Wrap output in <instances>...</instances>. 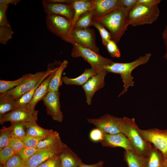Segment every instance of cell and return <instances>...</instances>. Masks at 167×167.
Segmentation results:
<instances>
[{
    "label": "cell",
    "instance_id": "obj_30",
    "mask_svg": "<svg viewBox=\"0 0 167 167\" xmlns=\"http://www.w3.org/2000/svg\"><path fill=\"white\" fill-rule=\"evenodd\" d=\"M13 137L12 126L2 127L0 130V150L8 146Z\"/></svg>",
    "mask_w": 167,
    "mask_h": 167
},
{
    "label": "cell",
    "instance_id": "obj_20",
    "mask_svg": "<svg viewBox=\"0 0 167 167\" xmlns=\"http://www.w3.org/2000/svg\"><path fill=\"white\" fill-rule=\"evenodd\" d=\"M61 167H79L83 163L67 145L59 155Z\"/></svg>",
    "mask_w": 167,
    "mask_h": 167
},
{
    "label": "cell",
    "instance_id": "obj_11",
    "mask_svg": "<svg viewBox=\"0 0 167 167\" xmlns=\"http://www.w3.org/2000/svg\"><path fill=\"white\" fill-rule=\"evenodd\" d=\"M60 95L59 91H49L42 100L47 114L51 116L54 120L58 122H61L63 120L61 109Z\"/></svg>",
    "mask_w": 167,
    "mask_h": 167
},
{
    "label": "cell",
    "instance_id": "obj_18",
    "mask_svg": "<svg viewBox=\"0 0 167 167\" xmlns=\"http://www.w3.org/2000/svg\"><path fill=\"white\" fill-rule=\"evenodd\" d=\"M54 64V63H53L49 65L46 73L34 88L20 97L15 100L17 109L26 107L30 103L37 88L46 78L57 69L58 67L52 68Z\"/></svg>",
    "mask_w": 167,
    "mask_h": 167
},
{
    "label": "cell",
    "instance_id": "obj_24",
    "mask_svg": "<svg viewBox=\"0 0 167 167\" xmlns=\"http://www.w3.org/2000/svg\"><path fill=\"white\" fill-rule=\"evenodd\" d=\"M68 62L66 60L61 62L57 70L54 72L49 84L48 91H59V88L62 84V75L66 68Z\"/></svg>",
    "mask_w": 167,
    "mask_h": 167
},
{
    "label": "cell",
    "instance_id": "obj_3",
    "mask_svg": "<svg viewBox=\"0 0 167 167\" xmlns=\"http://www.w3.org/2000/svg\"><path fill=\"white\" fill-rule=\"evenodd\" d=\"M152 54L147 53L143 56H141L135 61L128 63H119L113 62L111 64L104 67V69L108 72H111L120 75L124 83V89L118 97L123 95L127 91L130 86H133L134 82L131 75L132 70L138 66L147 63Z\"/></svg>",
    "mask_w": 167,
    "mask_h": 167
},
{
    "label": "cell",
    "instance_id": "obj_41",
    "mask_svg": "<svg viewBox=\"0 0 167 167\" xmlns=\"http://www.w3.org/2000/svg\"><path fill=\"white\" fill-rule=\"evenodd\" d=\"M39 149L36 148H24L20 150L18 153L22 158L26 161L32 156Z\"/></svg>",
    "mask_w": 167,
    "mask_h": 167
},
{
    "label": "cell",
    "instance_id": "obj_12",
    "mask_svg": "<svg viewBox=\"0 0 167 167\" xmlns=\"http://www.w3.org/2000/svg\"><path fill=\"white\" fill-rule=\"evenodd\" d=\"M38 111H32L26 107L17 109L0 117V123L6 122H20L26 124L37 119Z\"/></svg>",
    "mask_w": 167,
    "mask_h": 167
},
{
    "label": "cell",
    "instance_id": "obj_35",
    "mask_svg": "<svg viewBox=\"0 0 167 167\" xmlns=\"http://www.w3.org/2000/svg\"><path fill=\"white\" fill-rule=\"evenodd\" d=\"M16 154L9 146H7L0 150V162L4 165L11 157Z\"/></svg>",
    "mask_w": 167,
    "mask_h": 167
},
{
    "label": "cell",
    "instance_id": "obj_6",
    "mask_svg": "<svg viewBox=\"0 0 167 167\" xmlns=\"http://www.w3.org/2000/svg\"><path fill=\"white\" fill-rule=\"evenodd\" d=\"M71 52L73 58L81 57L95 69L98 72L105 69L104 67L111 64L113 62L111 59L105 58L90 49L85 48L74 43Z\"/></svg>",
    "mask_w": 167,
    "mask_h": 167
},
{
    "label": "cell",
    "instance_id": "obj_25",
    "mask_svg": "<svg viewBox=\"0 0 167 167\" xmlns=\"http://www.w3.org/2000/svg\"><path fill=\"white\" fill-rule=\"evenodd\" d=\"M60 137L59 134L54 131L46 138L40 141L36 148L38 149L63 146L65 144Z\"/></svg>",
    "mask_w": 167,
    "mask_h": 167
},
{
    "label": "cell",
    "instance_id": "obj_45",
    "mask_svg": "<svg viewBox=\"0 0 167 167\" xmlns=\"http://www.w3.org/2000/svg\"><path fill=\"white\" fill-rule=\"evenodd\" d=\"M21 1L20 0H0V5L9 6L10 4L16 5Z\"/></svg>",
    "mask_w": 167,
    "mask_h": 167
},
{
    "label": "cell",
    "instance_id": "obj_37",
    "mask_svg": "<svg viewBox=\"0 0 167 167\" xmlns=\"http://www.w3.org/2000/svg\"><path fill=\"white\" fill-rule=\"evenodd\" d=\"M47 136L35 137L26 135L22 141L24 143L25 148H36L39 142Z\"/></svg>",
    "mask_w": 167,
    "mask_h": 167
},
{
    "label": "cell",
    "instance_id": "obj_5",
    "mask_svg": "<svg viewBox=\"0 0 167 167\" xmlns=\"http://www.w3.org/2000/svg\"><path fill=\"white\" fill-rule=\"evenodd\" d=\"M158 5H137L129 13L130 25L134 27L151 24L156 21L160 15Z\"/></svg>",
    "mask_w": 167,
    "mask_h": 167
},
{
    "label": "cell",
    "instance_id": "obj_39",
    "mask_svg": "<svg viewBox=\"0 0 167 167\" xmlns=\"http://www.w3.org/2000/svg\"><path fill=\"white\" fill-rule=\"evenodd\" d=\"M16 153L25 148V145L23 141L20 139L13 137L8 145Z\"/></svg>",
    "mask_w": 167,
    "mask_h": 167
},
{
    "label": "cell",
    "instance_id": "obj_38",
    "mask_svg": "<svg viewBox=\"0 0 167 167\" xmlns=\"http://www.w3.org/2000/svg\"><path fill=\"white\" fill-rule=\"evenodd\" d=\"M117 44L114 41L111 40L108 41L105 47L111 56L119 58L121 56V52Z\"/></svg>",
    "mask_w": 167,
    "mask_h": 167
},
{
    "label": "cell",
    "instance_id": "obj_50",
    "mask_svg": "<svg viewBox=\"0 0 167 167\" xmlns=\"http://www.w3.org/2000/svg\"><path fill=\"white\" fill-rule=\"evenodd\" d=\"M164 167H167V158L164 160Z\"/></svg>",
    "mask_w": 167,
    "mask_h": 167
},
{
    "label": "cell",
    "instance_id": "obj_28",
    "mask_svg": "<svg viewBox=\"0 0 167 167\" xmlns=\"http://www.w3.org/2000/svg\"><path fill=\"white\" fill-rule=\"evenodd\" d=\"M164 161L162 153L153 145L148 157L147 167H164Z\"/></svg>",
    "mask_w": 167,
    "mask_h": 167
},
{
    "label": "cell",
    "instance_id": "obj_13",
    "mask_svg": "<svg viewBox=\"0 0 167 167\" xmlns=\"http://www.w3.org/2000/svg\"><path fill=\"white\" fill-rule=\"evenodd\" d=\"M66 145L39 149L25 162L24 167H37L47 160L61 153Z\"/></svg>",
    "mask_w": 167,
    "mask_h": 167
},
{
    "label": "cell",
    "instance_id": "obj_7",
    "mask_svg": "<svg viewBox=\"0 0 167 167\" xmlns=\"http://www.w3.org/2000/svg\"><path fill=\"white\" fill-rule=\"evenodd\" d=\"M39 71L35 74L18 86L0 95V102L15 100L34 88L47 72Z\"/></svg>",
    "mask_w": 167,
    "mask_h": 167
},
{
    "label": "cell",
    "instance_id": "obj_2",
    "mask_svg": "<svg viewBox=\"0 0 167 167\" xmlns=\"http://www.w3.org/2000/svg\"><path fill=\"white\" fill-rule=\"evenodd\" d=\"M139 129L134 118H122L120 128L121 133L128 138L136 153L148 157L153 145L143 137Z\"/></svg>",
    "mask_w": 167,
    "mask_h": 167
},
{
    "label": "cell",
    "instance_id": "obj_42",
    "mask_svg": "<svg viewBox=\"0 0 167 167\" xmlns=\"http://www.w3.org/2000/svg\"><path fill=\"white\" fill-rule=\"evenodd\" d=\"M104 134L101 130L96 128L90 132L89 138L93 142H100L102 140Z\"/></svg>",
    "mask_w": 167,
    "mask_h": 167
},
{
    "label": "cell",
    "instance_id": "obj_48",
    "mask_svg": "<svg viewBox=\"0 0 167 167\" xmlns=\"http://www.w3.org/2000/svg\"><path fill=\"white\" fill-rule=\"evenodd\" d=\"M163 40L166 48V52L164 56V57L167 59V38L164 39Z\"/></svg>",
    "mask_w": 167,
    "mask_h": 167
},
{
    "label": "cell",
    "instance_id": "obj_9",
    "mask_svg": "<svg viewBox=\"0 0 167 167\" xmlns=\"http://www.w3.org/2000/svg\"><path fill=\"white\" fill-rule=\"evenodd\" d=\"M88 122L104 133L115 134L121 133L120 128L122 118L106 114L96 118H88Z\"/></svg>",
    "mask_w": 167,
    "mask_h": 167
},
{
    "label": "cell",
    "instance_id": "obj_16",
    "mask_svg": "<svg viewBox=\"0 0 167 167\" xmlns=\"http://www.w3.org/2000/svg\"><path fill=\"white\" fill-rule=\"evenodd\" d=\"M100 142L103 146L120 147L124 148L125 150L135 152L128 138L122 133L115 134L105 133L102 140Z\"/></svg>",
    "mask_w": 167,
    "mask_h": 167
},
{
    "label": "cell",
    "instance_id": "obj_29",
    "mask_svg": "<svg viewBox=\"0 0 167 167\" xmlns=\"http://www.w3.org/2000/svg\"><path fill=\"white\" fill-rule=\"evenodd\" d=\"M93 16L91 11L86 12L81 15L75 22L73 28L86 29L92 26Z\"/></svg>",
    "mask_w": 167,
    "mask_h": 167
},
{
    "label": "cell",
    "instance_id": "obj_19",
    "mask_svg": "<svg viewBox=\"0 0 167 167\" xmlns=\"http://www.w3.org/2000/svg\"><path fill=\"white\" fill-rule=\"evenodd\" d=\"M55 71L46 78L36 89L32 100L26 107L29 110L35 111V108L37 103L40 101L43 100L48 92L49 84Z\"/></svg>",
    "mask_w": 167,
    "mask_h": 167
},
{
    "label": "cell",
    "instance_id": "obj_40",
    "mask_svg": "<svg viewBox=\"0 0 167 167\" xmlns=\"http://www.w3.org/2000/svg\"><path fill=\"white\" fill-rule=\"evenodd\" d=\"M37 167H61L59 155L49 159Z\"/></svg>",
    "mask_w": 167,
    "mask_h": 167
},
{
    "label": "cell",
    "instance_id": "obj_22",
    "mask_svg": "<svg viewBox=\"0 0 167 167\" xmlns=\"http://www.w3.org/2000/svg\"><path fill=\"white\" fill-rule=\"evenodd\" d=\"M124 157L128 167H147L148 157L139 155L134 151L125 150Z\"/></svg>",
    "mask_w": 167,
    "mask_h": 167
},
{
    "label": "cell",
    "instance_id": "obj_49",
    "mask_svg": "<svg viewBox=\"0 0 167 167\" xmlns=\"http://www.w3.org/2000/svg\"><path fill=\"white\" fill-rule=\"evenodd\" d=\"M162 35L163 39L167 38V26L165 27Z\"/></svg>",
    "mask_w": 167,
    "mask_h": 167
},
{
    "label": "cell",
    "instance_id": "obj_15",
    "mask_svg": "<svg viewBox=\"0 0 167 167\" xmlns=\"http://www.w3.org/2000/svg\"><path fill=\"white\" fill-rule=\"evenodd\" d=\"M108 73L105 69L98 72L82 86L88 105L91 104L92 99L95 93L104 86L105 78Z\"/></svg>",
    "mask_w": 167,
    "mask_h": 167
},
{
    "label": "cell",
    "instance_id": "obj_44",
    "mask_svg": "<svg viewBox=\"0 0 167 167\" xmlns=\"http://www.w3.org/2000/svg\"><path fill=\"white\" fill-rule=\"evenodd\" d=\"M161 1V0H137V5H153L158 4Z\"/></svg>",
    "mask_w": 167,
    "mask_h": 167
},
{
    "label": "cell",
    "instance_id": "obj_1",
    "mask_svg": "<svg viewBox=\"0 0 167 167\" xmlns=\"http://www.w3.org/2000/svg\"><path fill=\"white\" fill-rule=\"evenodd\" d=\"M129 13L124 8L118 6L108 14L95 20L107 28L111 40L117 44L130 25Z\"/></svg>",
    "mask_w": 167,
    "mask_h": 167
},
{
    "label": "cell",
    "instance_id": "obj_46",
    "mask_svg": "<svg viewBox=\"0 0 167 167\" xmlns=\"http://www.w3.org/2000/svg\"><path fill=\"white\" fill-rule=\"evenodd\" d=\"M104 162L100 161L92 165H87L83 163L79 167H101L103 166Z\"/></svg>",
    "mask_w": 167,
    "mask_h": 167
},
{
    "label": "cell",
    "instance_id": "obj_8",
    "mask_svg": "<svg viewBox=\"0 0 167 167\" xmlns=\"http://www.w3.org/2000/svg\"><path fill=\"white\" fill-rule=\"evenodd\" d=\"M139 131L145 140L162 153L164 160L167 158V129L142 130L139 128Z\"/></svg>",
    "mask_w": 167,
    "mask_h": 167
},
{
    "label": "cell",
    "instance_id": "obj_14",
    "mask_svg": "<svg viewBox=\"0 0 167 167\" xmlns=\"http://www.w3.org/2000/svg\"><path fill=\"white\" fill-rule=\"evenodd\" d=\"M45 12L47 15H55L64 17L73 22L75 11L72 6L67 3L50 2L42 1Z\"/></svg>",
    "mask_w": 167,
    "mask_h": 167
},
{
    "label": "cell",
    "instance_id": "obj_32",
    "mask_svg": "<svg viewBox=\"0 0 167 167\" xmlns=\"http://www.w3.org/2000/svg\"><path fill=\"white\" fill-rule=\"evenodd\" d=\"M12 126L13 137L21 139L22 140L26 136V125L23 122H11Z\"/></svg>",
    "mask_w": 167,
    "mask_h": 167
},
{
    "label": "cell",
    "instance_id": "obj_21",
    "mask_svg": "<svg viewBox=\"0 0 167 167\" xmlns=\"http://www.w3.org/2000/svg\"><path fill=\"white\" fill-rule=\"evenodd\" d=\"M97 73L95 69L91 67L85 69L84 72L80 75L75 78H70L66 76H62V80L63 83L66 85L83 86Z\"/></svg>",
    "mask_w": 167,
    "mask_h": 167
},
{
    "label": "cell",
    "instance_id": "obj_17",
    "mask_svg": "<svg viewBox=\"0 0 167 167\" xmlns=\"http://www.w3.org/2000/svg\"><path fill=\"white\" fill-rule=\"evenodd\" d=\"M93 8L91 11L93 19L102 17L116 9L118 6L119 0H92Z\"/></svg>",
    "mask_w": 167,
    "mask_h": 167
},
{
    "label": "cell",
    "instance_id": "obj_43",
    "mask_svg": "<svg viewBox=\"0 0 167 167\" xmlns=\"http://www.w3.org/2000/svg\"><path fill=\"white\" fill-rule=\"evenodd\" d=\"M137 0H119L118 6L125 9L129 13L137 5Z\"/></svg>",
    "mask_w": 167,
    "mask_h": 167
},
{
    "label": "cell",
    "instance_id": "obj_23",
    "mask_svg": "<svg viewBox=\"0 0 167 167\" xmlns=\"http://www.w3.org/2000/svg\"><path fill=\"white\" fill-rule=\"evenodd\" d=\"M75 11V15L72 22L73 26L80 16L84 13L92 10L93 3L92 0H71L70 4Z\"/></svg>",
    "mask_w": 167,
    "mask_h": 167
},
{
    "label": "cell",
    "instance_id": "obj_51",
    "mask_svg": "<svg viewBox=\"0 0 167 167\" xmlns=\"http://www.w3.org/2000/svg\"><path fill=\"white\" fill-rule=\"evenodd\" d=\"M101 167H104L103 166H102Z\"/></svg>",
    "mask_w": 167,
    "mask_h": 167
},
{
    "label": "cell",
    "instance_id": "obj_36",
    "mask_svg": "<svg viewBox=\"0 0 167 167\" xmlns=\"http://www.w3.org/2000/svg\"><path fill=\"white\" fill-rule=\"evenodd\" d=\"M16 109L15 100L0 102V117Z\"/></svg>",
    "mask_w": 167,
    "mask_h": 167
},
{
    "label": "cell",
    "instance_id": "obj_27",
    "mask_svg": "<svg viewBox=\"0 0 167 167\" xmlns=\"http://www.w3.org/2000/svg\"><path fill=\"white\" fill-rule=\"evenodd\" d=\"M32 75L28 73L15 80L10 81L0 80V94H4L20 85Z\"/></svg>",
    "mask_w": 167,
    "mask_h": 167
},
{
    "label": "cell",
    "instance_id": "obj_34",
    "mask_svg": "<svg viewBox=\"0 0 167 167\" xmlns=\"http://www.w3.org/2000/svg\"><path fill=\"white\" fill-rule=\"evenodd\" d=\"M25 162L17 153L11 157L1 167H24Z\"/></svg>",
    "mask_w": 167,
    "mask_h": 167
},
{
    "label": "cell",
    "instance_id": "obj_26",
    "mask_svg": "<svg viewBox=\"0 0 167 167\" xmlns=\"http://www.w3.org/2000/svg\"><path fill=\"white\" fill-rule=\"evenodd\" d=\"M36 121L34 120L26 124L27 135L35 137L46 136L54 131L52 129H46L41 127L36 123Z\"/></svg>",
    "mask_w": 167,
    "mask_h": 167
},
{
    "label": "cell",
    "instance_id": "obj_4",
    "mask_svg": "<svg viewBox=\"0 0 167 167\" xmlns=\"http://www.w3.org/2000/svg\"><path fill=\"white\" fill-rule=\"evenodd\" d=\"M46 26L49 31L65 41L73 45L71 33L72 22L66 18L55 15H47L45 18Z\"/></svg>",
    "mask_w": 167,
    "mask_h": 167
},
{
    "label": "cell",
    "instance_id": "obj_47",
    "mask_svg": "<svg viewBox=\"0 0 167 167\" xmlns=\"http://www.w3.org/2000/svg\"><path fill=\"white\" fill-rule=\"evenodd\" d=\"M50 2L67 3L71 4V0H48Z\"/></svg>",
    "mask_w": 167,
    "mask_h": 167
},
{
    "label": "cell",
    "instance_id": "obj_10",
    "mask_svg": "<svg viewBox=\"0 0 167 167\" xmlns=\"http://www.w3.org/2000/svg\"><path fill=\"white\" fill-rule=\"evenodd\" d=\"M71 36L74 43L99 53V49L96 44L93 29L73 28Z\"/></svg>",
    "mask_w": 167,
    "mask_h": 167
},
{
    "label": "cell",
    "instance_id": "obj_31",
    "mask_svg": "<svg viewBox=\"0 0 167 167\" xmlns=\"http://www.w3.org/2000/svg\"><path fill=\"white\" fill-rule=\"evenodd\" d=\"M14 32L10 24L0 26V43L6 45L11 39Z\"/></svg>",
    "mask_w": 167,
    "mask_h": 167
},
{
    "label": "cell",
    "instance_id": "obj_33",
    "mask_svg": "<svg viewBox=\"0 0 167 167\" xmlns=\"http://www.w3.org/2000/svg\"><path fill=\"white\" fill-rule=\"evenodd\" d=\"M92 26L96 28L99 32L101 37L102 43L105 46L108 41L111 40L110 32L101 23L96 20L93 19Z\"/></svg>",
    "mask_w": 167,
    "mask_h": 167
}]
</instances>
